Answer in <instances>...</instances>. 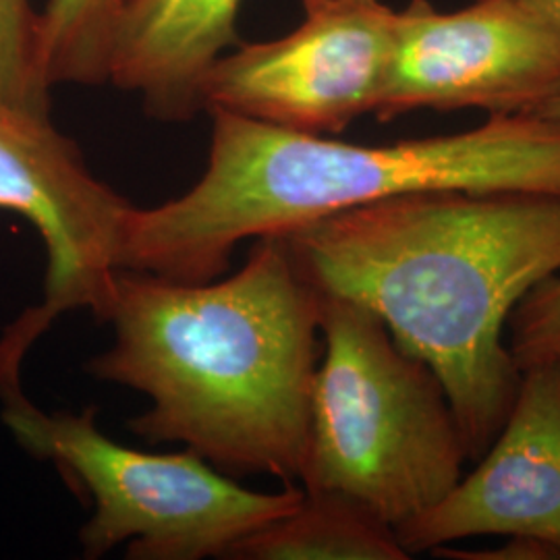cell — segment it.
<instances>
[{"label":"cell","instance_id":"5b68a950","mask_svg":"<svg viewBox=\"0 0 560 560\" xmlns=\"http://www.w3.org/2000/svg\"><path fill=\"white\" fill-rule=\"evenodd\" d=\"M2 400V420L23 448L52 460L67 483L94 502L80 532L85 559H101L125 541L129 559H224L303 499L293 486L247 490L187 448L159 455L122 446L102 434L94 407L46 413L21 390Z\"/></svg>","mask_w":560,"mask_h":560},{"label":"cell","instance_id":"6da1fadb","mask_svg":"<svg viewBox=\"0 0 560 560\" xmlns=\"http://www.w3.org/2000/svg\"><path fill=\"white\" fill-rule=\"evenodd\" d=\"M282 237L320 295L370 310L407 353L434 370L467 459H480L523 376L506 342L511 314L560 272V194L418 191Z\"/></svg>","mask_w":560,"mask_h":560},{"label":"cell","instance_id":"52a82bcc","mask_svg":"<svg viewBox=\"0 0 560 560\" xmlns=\"http://www.w3.org/2000/svg\"><path fill=\"white\" fill-rule=\"evenodd\" d=\"M382 0H303V21L279 40L237 44L203 80V110L332 136L372 113L393 48Z\"/></svg>","mask_w":560,"mask_h":560},{"label":"cell","instance_id":"8fae6325","mask_svg":"<svg viewBox=\"0 0 560 560\" xmlns=\"http://www.w3.org/2000/svg\"><path fill=\"white\" fill-rule=\"evenodd\" d=\"M224 559L407 560L390 525L335 492H305L289 515L237 541Z\"/></svg>","mask_w":560,"mask_h":560},{"label":"cell","instance_id":"30bf717a","mask_svg":"<svg viewBox=\"0 0 560 560\" xmlns=\"http://www.w3.org/2000/svg\"><path fill=\"white\" fill-rule=\"evenodd\" d=\"M241 0H125L108 50V81L140 94L159 120L203 110V80L237 46Z\"/></svg>","mask_w":560,"mask_h":560},{"label":"cell","instance_id":"9c48e42d","mask_svg":"<svg viewBox=\"0 0 560 560\" xmlns=\"http://www.w3.org/2000/svg\"><path fill=\"white\" fill-rule=\"evenodd\" d=\"M395 534L409 557L474 536L532 538L560 552V363L523 372L476 469Z\"/></svg>","mask_w":560,"mask_h":560},{"label":"cell","instance_id":"2e32d148","mask_svg":"<svg viewBox=\"0 0 560 560\" xmlns=\"http://www.w3.org/2000/svg\"><path fill=\"white\" fill-rule=\"evenodd\" d=\"M536 117H544V119L560 120V90L541 106L540 113Z\"/></svg>","mask_w":560,"mask_h":560},{"label":"cell","instance_id":"5bb4252c","mask_svg":"<svg viewBox=\"0 0 560 560\" xmlns=\"http://www.w3.org/2000/svg\"><path fill=\"white\" fill-rule=\"evenodd\" d=\"M506 342L520 365L529 368L560 361V272L534 287L506 326Z\"/></svg>","mask_w":560,"mask_h":560},{"label":"cell","instance_id":"9a60e30c","mask_svg":"<svg viewBox=\"0 0 560 560\" xmlns=\"http://www.w3.org/2000/svg\"><path fill=\"white\" fill-rule=\"evenodd\" d=\"M560 42V0H506Z\"/></svg>","mask_w":560,"mask_h":560},{"label":"cell","instance_id":"7c38bea8","mask_svg":"<svg viewBox=\"0 0 560 560\" xmlns=\"http://www.w3.org/2000/svg\"><path fill=\"white\" fill-rule=\"evenodd\" d=\"M125 0H48L38 15L46 80L101 85L108 81V50Z\"/></svg>","mask_w":560,"mask_h":560},{"label":"cell","instance_id":"ba28073f","mask_svg":"<svg viewBox=\"0 0 560 560\" xmlns=\"http://www.w3.org/2000/svg\"><path fill=\"white\" fill-rule=\"evenodd\" d=\"M560 90V42L506 0L439 11L411 0L395 13L376 119L416 110L478 108L538 115Z\"/></svg>","mask_w":560,"mask_h":560},{"label":"cell","instance_id":"4fadbf2b","mask_svg":"<svg viewBox=\"0 0 560 560\" xmlns=\"http://www.w3.org/2000/svg\"><path fill=\"white\" fill-rule=\"evenodd\" d=\"M50 88L30 0H0V102L50 115Z\"/></svg>","mask_w":560,"mask_h":560},{"label":"cell","instance_id":"7a4b0ae2","mask_svg":"<svg viewBox=\"0 0 560 560\" xmlns=\"http://www.w3.org/2000/svg\"><path fill=\"white\" fill-rule=\"evenodd\" d=\"M101 320L113 324L115 342L88 372L150 399L131 432L179 442L235 476L300 480L320 293L282 235L260 237L229 279L177 282L120 268Z\"/></svg>","mask_w":560,"mask_h":560},{"label":"cell","instance_id":"8992f818","mask_svg":"<svg viewBox=\"0 0 560 560\" xmlns=\"http://www.w3.org/2000/svg\"><path fill=\"white\" fill-rule=\"evenodd\" d=\"M0 210L30 222L48 256L40 305L0 339V382H15L30 347L59 316L90 310L101 320L133 206L90 173L50 115L0 102Z\"/></svg>","mask_w":560,"mask_h":560},{"label":"cell","instance_id":"3957f363","mask_svg":"<svg viewBox=\"0 0 560 560\" xmlns=\"http://www.w3.org/2000/svg\"><path fill=\"white\" fill-rule=\"evenodd\" d=\"M200 180L131 210L120 268L177 282L229 270L241 241L282 235L365 203L436 189L560 194V120L490 115L451 136L361 145L212 110Z\"/></svg>","mask_w":560,"mask_h":560},{"label":"cell","instance_id":"e0dca14e","mask_svg":"<svg viewBox=\"0 0 560 560\" xmlns=\"http://www.w3.org/2000/svg\"><path fill=\"white\" fill-rule=\"evenodd\" d=\"M559 363H560V361H559Z\"/></svg>","mask_w":560,"mask_h":560},{"label":"cell","instance_id":"277c9868","mask_svg":"<svg viewBox=\"0 0 560 560\" xmlns=\"http://www.w3.org/2000/svg\"><path fill=\"white\" fill-rule=\"evenodd\" d=\"M320 337L303 490L347 497L397 532L465 474L455 409L434 370L358 303L320 295Z\"/></svg>","mask_w":560,"mask_h":560}]
</instances>
